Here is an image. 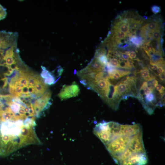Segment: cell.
Instances as JSON below:
<instances>
[{"mask_svg": "<svg viewBox=\"0 0 165 165\" xmlns=\"http://www.w3.org/2000/svg\"><path fill=\"white\" fill-rule=\"evenodd\" d=\"M136 72L142 79L147 81L152 77H155V75L152 74L151 72L150 73L149 68L145 67Z\"/></svg>", "mask_w": 165, "mask_h": 165, "instance_id": "obj_8", "label": "cell"}, {"mask_svg": "<svg viewBox=\"0 0 165 165\" xmlns=\"http://www.w3.org/2000/svg\"><path fill=\"white\" fill-rule=\"evenodd\" d=\"M121 127V124L118 122L103 121L95 126L93 133L105 145L119 131Z\"/></svg>", "mask_w": 165, "mask_h": 165, "instance_id": "obj_3", "label": "cell"}, {"mask_svg": "<svg viewBox=\"0 0 165 165\" xmlns=\"http://www.w3.org/2000/svg\"><path fill=\"white\" fill-rule=\"evenodd\" d=\"M107 73L108 81L110 83L114 85L115 81L119 80L121 78L124 76L129 75L131 72L129 71L119 70L114 68Z\"/></svg>", "mask_w": 165, "mask_h": 165, "instance_id": "obj_6", "label": "cell"}, {"mask_svg": "<svg viewBox=\"0 0 165 165\" xmlns=\"http://www.w3.org/2000/svg\"><path fill=\"white\" fill-rule=\"evenodd\" d=\"M63 72V69L62 68H59L57 70V72L58 73L57 77H59L61 75L62 72Z\"/></svg>", "mask_w": 165, "mask_h": 165, "instance_id": "obj_26", "label": "cell"}, {"mask_svg": "<svg viewBox=\"0 0 165 165\" xmlns=\"http://www.w3.org/2000/svg\"><path fill=\"white\" fill-rule=\"evenodd\" d=\"M94 57L97 59L103 65L106 66L108 62V59L105 55H101Z\"/></svg>", "mask_w": 165, "mask_h": 165, "instance_id": "obj_14", "label": "cell"}, {"mask_svg": "<svg viewBox=\"0 0 165 165\" xmlns=\"http://www.w3.org/2000/svg\"><path fill=\"white\" fill-rule=\"evenodd\" d=\"M129 41L137 48H141L144 43L143 39L139 35L129 37Z\"/></svg>", "mask_w": 165, "mask_h": 165, "instance_id": "obj_9", "label": "cell"}, {"mask_svg": "<svg viewBox=\"0 0 165 165\" xmlns=\"http://www.w3.org/2000/svg\"><path fill=\"white\" fill-rule=\"evenodd\" d=\"M160 79L163 81H165V73L160 74L158 75Z\"/></svg>", "mask_w": 165, "mask_h": 165, "instance_id": "obj_25", "label": "cell"}, {"mask_svg": "<svg viewBox=\"0 0 165 165\" xmlns=\"http://www.w3.org/2000/svg\"><path fill=\"white\" fill-rule=\"evenodd\" d=\"M1 49H0V50H1Z\"/></svg>", "mask_w": 165, "mask_h": 165, "instance_id": "obj_29", "label": "cell"}, {"mask_svg": "<svg viewBox=\"0 0 165 165\" xmlns=\"http://www.w3.org/2000/svg\"><path fill=\"white\" fill-rule=\"evenodd\" d=\"M35 88V94L39 92L44 93L47 90L48 86L44 83L42 79L40 77L36 83Z\"/></svg>", "mask_w": 165, "mask_h": 165, "instance_id": "obj_7", "label": "cell"}, {"mask_svg": "<svg viewBox=\"0 0 165 165\" xmlns=\"http://www.w3.org/2000/svg\"><path fill=\"white\" fill-rule=\"evenodd\" d=\"M141 131L142 127L139 123L121 124L119 132L105 145L116 163L128 147L132 137Z\"/></svg>", "mask_w": 165, "mask_h": 165, "instance_id": "obj_1", "label": "cell"}, {"mask_svg": "<svg viewBox=\"0 0 165 165\" xmlns=\"http://www.w3.org/2000/svg\"><path fill=\"white\" fill-rule=\"evenodd\" d=\"M80 91L79 85L74 82L70 85H63L58 96L62 101L77 96Z\"/></svg>", "mask_w": 165, "mask_h": 165, "instance_id": "obj_5", "label": "cell"}, {"mask_svg": "<svg viewBox=\"0 0 165 165\" xmlns=\"http://www.w3.org/2000/svg\"><path fill=\"white\" fill-rule=\"evenodd\" d=\"M22 93L25 94H29L28 91V86H24L22 88Z\"/></svg>", "mask_w": 165, "mask_h": 165, "instance_id": "obj_24", "label": "cell"}, {"mask_svg": "<svg viewBox=\"0 0 165 165\" xmlns=\"http://www.w3.org/2000/svg\"><path fill=\"white\" fill-rule=\"evenodd\" d=\"M152 92L148 86L147 81H144L141 85L139 90V93L145 96L152 93Z\"/></svg>", "mask_w": 165, "mask_h": 165, "instance_id": "obj_10", "label": "cell"}, {"mask_svg": "<svg viewBox=\"0 0 165 165\" xmlns=\"http://www.w3.org/2000/svg\"><path fill=\"white\" fill-rule=\"evenodd\" d=\"M121 57L124 60H128L129 58L128 55L124 53H121Z\"/></svg>", "mask_w": 165, "mask_h": 165, "instance_id": "obj_23", "label": "cell"}, {"mask_svg": "<svg viewBox=\"0 0 165 165\" xmlns=\"http://www.w3.org/2000/svg\"><path fill=\"white\" fill-rule=\"evenodd\" d=\"M161 32L160 29L154 31L153 33L152 40L160 42L162 34Z\"/></svg>", "mask_w": 165, "mask_h": 165, "instance_id": "obj_13", "label": "cell"}, {"mask_svg": "<svg viewBox=\"0 0 165 165\" xmlns=\"http://www.w3.org/2000/svg\"><path fill=\"white\" fill-rule=\"evenodd\" d=\"M157 71L160 74L165 73V68L160 66L157 69Z\"/></svg>", "mask_w": 165, "mask_h": 165, "instance_id": "obj_21", "label": "cell"}, {"mask_svg": "<svg viewBox=\"0 0 165 165\" xmlns=\"http://www.w3.org/2000/svg\"><path fill=\"white\" fill-rule=\"evenodd\" d=\"M50 73V72L46 69L43 70L41 73V76L42 78L45 79L47 77Z\"/></svg>", "mask_w": 165, "mask_h": 165, "instance_id": "obj_19", "label": "cell"}, {"mask_svg": "<svg viewBox=\"0 0 165 165\" xmlns=\"http://www.w3.org/2000/svg\"><path fill=\"white\" fill-rule=\"evenodd\" d=\"M18 33L16 32L0 31V49H8L17 43Z\"/></svg>", "mask_w": 165, "mask_h": 165, "instance_id": "obj_4", "label": "cell"}, {"mask_svg": "<svg viewBox=\"0 0 165 165\" xmlns=\"http://www.w3.org/2000/svg\"><path fill=\"white\" fill-rule=\"evenodd\" d=\"M151 9L152 12L155 14L158 13L161 11L160 7V6L156 5L152 6L151 7Z\"/></svg>", "mask_w": 165, "mask_h": 165, "instance_id": "obj_17", "label": "cell"}, {"mask_svg": "<svg viewBox=\"0 0 165 165\" xmlns=\"http://www.w3.org/2000/svg\"><path fill=\"white\" fill-rule=\"evenodd\" d=\"M1 122H2V121H1V120L0 119V124H1Z\"/></svg>", "mask_w": 165, "mask_h": 165, "instance_id": "obj_28", "label": "cell"}, {"mask_svg": "<svg viewBox=\"0 0 165 165\" xmlns=\"http://www.w3.org/2000/svg\"><path fill=\"white\" fill-rule=\"evenodd\" d=\"M130 59L133 60L136 58L137 54L136 52L134 51H130L128 54Z\"/></svg>", "mask_w": 165, "mask_h": 165, "instance_id": "obj_20", "label": "cell"}, {"mask_svg": "<svg viewBox=\"0 0 165 165\" xmlns=\"http://www.w3.org/2000/svg\"><path fill=\"white\" fill-rule=\"evenodd\" d=\"M6 15V9L0 4V20L5 18Z\"/></svg>", "mask_w": 165, "mask_h": 165, "instance_id": "obj_15", "label": "cell"}, {"mask_svg": "<svg viewBox=\"0 0 165 165\" xmlns=\"http://www.w3.org/2000/svg\"><path fill=\"white\" fill-rule=\"evenodd\" d=\"M109 61V62H108L112 67L114 68H118L119 63L118 60L116 58H113Z\"/></svg>", "mask_w": 165, "mask_h": 165, "instance_id": "obj_16", "label": "cell"}, {"mask_svg": "<svg viewBox=\"0 0 165 165\" xmlns=\"http://www.w3.org/2000/svg\"><path fill=\"white\" fill-rule=\"evenodd\" d=\"M55 80L54 75L50 72L47 77L44 79L43 82L46 85H51L54 84Z\"/></svg>", "mask_w": 165, "mask_h": 165, "instance_id": "obj_12", "label": "cell"}, {"mask_svg": "<svg viewBox=\"0 0 165 165\" xmlns=\"http://www.w3.org/2000/svg\"><path fill=\"white\" fill-rule=\"evenodd\" d=\"M147 27L149 31L153 32L156 30L161 28L162 24L152 21V22L147 24Z\"/></svg>", "mask_w": 165, "mask_h": 165, "instance_id": "obj_11", "label": "cell"}, {"mask_svg": "<svg viewBox=\"0 0 165 165\" xmlns=\"http://www.w3.org/2000/svg\"><path fill=\"white\" fill-rule=\"evenodd\" d=\"M35 91V87L32 86H28V91L30 94H34Z\"/></svg>", "mask_w": 165, "mask_h": 165, "instance_id": "obj_22", "label": "cell"}, {"mask_svg": "<svg viewBox=\"0 0 165 165\" xmlns=\"http://www.w3.org/2000/svg\"><path fill=\"white\" fill-rule=\"evenodd\" d=\"M155 87L160 94L164 93L165 87L160 84H158Z\"/></svg>", "mask_w": 165, "mask_h": 165, "instance_id": "obj_18", "label": "cell"}, {"mask_svg": "<svg viewBox=\"0 0 165 165\" xmlns=\"http://www.w3.org/2000/svg\"><path fill=\"white\" fill-rule=\"evenodd\" d=\"M147 161L141 131L132 137L129 146L116 164L118 165H145Z\"/></svg>", "mask_w": 165, "mask_h": 165, "instance_id": "obj_2", "label": "cell"}, {"mask_svg": "<svg viewBox=\"0 0 165 165\" xmlns=\"http://www.w3.org/2000/svg\"><path fill=\"white\" fill-rule=\"evenodd\" d=\"M118 61L119 63H120L123 61V59L122 57H119L118 58Z\"/></svg>", "mask_w": 165, "mask_h": 165, "instance_id": "obj_27", "label": "cell"}]
</instances>
